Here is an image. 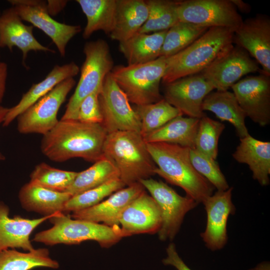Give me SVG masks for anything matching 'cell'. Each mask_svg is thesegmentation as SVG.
I'll list each match as a JSON object with an SVG mask.
<instances>
[{"label":"cell","mask_w":270,"mask_h":270,"mask_svg":"<svg viewBox=\"0 0 270 270\" xmlns=\"http://www.w3.org/2000/svg\"><path fill=\"white\" fill-rule=\"evenodd\" d=\"M107 134L101 124L60 120L43 135L40 148L44 156L54 162L80 158L95 162L104 158L103 146Z\"/></svg>","instance_id":"1"},{"label":"cell","mask_w":270,"mask_h":270,"mask_svg":"<svg viewBox=\"0 0 270 270\" xmlns=\"http://www.w3.org/2000/svg\"><path fill=\"white\" fill-rule=\"evenodd\" d=\"M156 165L155 174L182 188L198 204L213 194L214 187L194 168L190 148L166 142L146 143Z\"/></svg>","instance_id":"2"},{"label":"cell","mask_w":270,"mask_h":270,"mask_svg":"<svg viewBox=\"0 0 270 270\" xmlns=\"http://www.w3.org/2000/svg\"><path fill=\"white\" fill-rule=\"evenodd\" d=\"M234 34L227 28H210L187 48L166 58L162 83L202 72L234 45Z\"/></svg>","instance_id":"3"},{"label":"cell","mask_w":270,"mask_h":270,"mask_svg":"<svg viewBox=\"0 0 270 270\" xmlns=\"http://www.w3.org/2000/svg\"><path fill=\"white\" fill-rule=\"evenodd\" d=\"M103 156L114 165L126 186L155 174L156 166L140 132L117 131L108 134Z\"/></svg>","instance_id":"4"},{"label":"cell","mask_w":270,"mask_h":270,"mask_svg":"<svg viewBox=\"0 0 270 270\" xmlns=\"http://www.w3.org/2000/svg\"><path fill=\"white\" fill-rule=\"evenodd\" d=\"M53 226L37 233L32 241L46 245L76 244L86 240L97 242L102 248H108L122 238L119 226H110L88 220L72 219L59 212L48 219Z\"/></svg>","instance_id":"5"},{"label":"cell","mask_w":270,"mask_h":270,"mask_svg":"<svg viewBox=\"0 0 270 270\" xmlns=\"http://www.w3.org/2000/svg\"><path fill=\"white\" fill-rule=\"evenodd\" d=\"M166 58L160 56L144 64L116 66L110 73L130 103L136 106L155 103L164 98L160 86L166 70Z\"/></svg>","instance_id":"6"},{"label":"cell","mask_w":270,"mask_h":270,"mask_svg":"<svg viewBox=\"0 0 270 270\" xmlns=\"http://www.w3.org/2000/svg\"><path fill=\"white\" fill-rule=\"evenodd\" d=\"M85 60L75 90L70 98L62 120H76L80 105L87 96L100 92L104 80L114 68L108 43L100 39L88 42L84 46Z\"/></svg>","instance_id":"7"},{"label":"cell","mask_w":270,"mask_h":270,"mask_svg":"<svg viewBox=\"0 0 270 270\" xmlns=\"http://www.w3.org/2000/svg\"><path fill=\"white\" fill-rule=\"evenodd\" d=\"M139 182L148 191L160 208L162 225L158 232L159 240H172L180 230L185 215L198 204L188 196H180L161 180L150 178Z\"/></svg>","instance_id":"8"},{"label":"cell","mask_w":270,"mask_h":270,"mask_svg":"<svg viewBox=\"0 0 270 270\" xmlns=\"http://www.w3.org/2000/svg\"><path fill=\"white\" fill-rule=\"evenodd\" d=\"M75 84L74 78L63 80L20 114L16 118L18 131L42 135L50 131L58 122L59 109Z\"/></svg>","instance_id":"9"},{"label":"cell","mask_w":270,"mask_h":270,"mask_svg":"<svg viewBox=\"0 0 270 270\" xmlns=\"http://www.w3.org/2000/svg\"><path fill=\"white\" fill-rule=\"evenodd\" d=\"M179 21L206 27H221L234 32L243 20L230 0L177 1Z\"/></svg>","instance_id":"10"},{"label":"cell","mask_w":270,"mask_h":270,"mask_svg":"<svg viewBox=\"0 0 270 270\" xmlns=\"http://www.w3.org/2000/svg\"><path fill=\"white\" fill-rule=\"evenodd\" d=\"M110 72L106 76L98 94L102 124L108 134L117 131L140 132V120Z\"/></svg>","instance_id":"11"},{"label":"cell","mask_w":270,"mask_h":270,"mask_svg":"<svg viewBox=\"0 0 270 270\" xmlns=\"http://www.w3.org/2000/svg\"><path fill=\"white\" fill-rule=\"evenodd\" d=\"M11 4L22 20L30 23L50 37L60 56H64L70 40L82 30L79 25L60 22L49 14L46 2L40 0H10Z\"/></svg>","instance_id":"12"},{"label":"cell","mask_w":270,"mask_h":270,"mask_svg":"<svg viewBox=\"0 0 270 270\" xmlns=\"http://www.w3.org/2000/svg\"><path fill=\"white\" fill-rule=\"evenodd\" d=\"M259 70L258 64L246 51L233 45L200 74L214 90L224 91Z\"/></svg>","instance_id":"13"},{"label":"cell","mask_w":270,"mask_h":270,"mask_svg":"<svg viewBox=\"0 0 270 270\" xmlns=\"http://www.w3.org/2000/svg\"><path fill=\"white\" fill-rule=\"evenodd\" d=\"M231 88L246 116L261 126L270 124V76L260 72L240 80Z\"/></svg>","instance_id":"14"},{"label":"cell","mask_w":270,"mask_h":270,"mask_svg":"<svg viewBox=\"0 0 270 270\" xmlns=\"http://www.w3.org/2000/svg\"><path fill=\"white\" fill-rule=\"evenodd\" d=\"M233 44L246 51L270 76V18L264 14L243 20L234 32Z\"/></svg>","instance_id":"15"},{"label":"cell","mask_w":270,"mask_h":270,"mask_svg":"<svg viewBox=\"0 0 270 270\" xmlns=\"http://www.w3.org/2000/svg\"><path fill=\"white\" fill-rule=\"evenodd\" d=\"M214 88L200 73L184 77L166 84L164 98L182 114L200 119L205 97Z\"/></svg>","instance_id":"16"},{"label":"cell","mask_w":270,"mask_h":270,"mask_svg":"<svg viewBox=\"0 0 270 270\" xmlns=\"http://www.w3.org/2000/svg\"><path fill=\"white\" fill-rule=\"evenodd\" d=\"M232 190L230 187L226 190H217L202 202L207 219L206 229L200 236L206 248L211 250L222 248L228 242V218L236 212L232 202Z\"/></svg>","instance_id":"17"},{"label":"cell","mask_w":270,"mask_h":270,"mask_svg":"<svg viewBox=\"0 0 270 270\" xmlns=\"http://www.w3.org/2000/svg\"><path fill=\"white\" fill-rule=\"evenodd\" d=\"M161 225L160 208L146 190L128 206L118 222L122 238L140 234H154L158 232Z\"/></svg>","instance_id":"18"},{"label":"cell","mask_w":270,"mask_h":270,"mask_svg":"<svg viewBox=\"0 0 270 270\" xmlns=\"http://www.w3.org/2000/svg\"><path fill=\"white\" fill-rule=\"evenodd\" d=\"M145 190L140 182L136 183L114 192L107 200L93 206L72 212L70 216L74 219L101 222L110 226H118L123 211Z\"/></svg>","instance_id":"19"},{"label":"cell","mask_w":270,"mask_h":270,"mask_svg":"<svg viewBox=\"0 0 270 270\" xmlns=\"http://www.w3.org/2000/svg\"><path fill=\"white\" fill-rule=\"evenodd\" d=\"M34 26L24 24L15 10L11 6L0 15V48L7 47L10 51L14 47L18 48L22 54L24 63L30 51L55 52L42 45L33 34Z\"/></svg>","instance_id":"20"},{"label":"cell","mask_w":270,"mask_h":270,"mask_svg":"<svg viewBox=\"0 0 270 270\" xmlns=\"http://www.w3.org/2000/svg\"><path fill=\"white\" fill-rule=\"evenodd\" d=\"M10 209L0 202V252L9 248L30 252L34 248L30 237L32 231L50 216L28 219L19 216H9Z\"/></svg>","instance_id":"21"},{"label":"cell","mask_w":270,"mask_h":270,"mask_svg":"<svg viewBox=\"0 0 270 270\" xmlns=\"http://www.w3.org/2000/svg\"><path fill=\"white\" fill-rule=\"evenodd\" d=\"M80 70L78 66L73 62L62 66L56 65L43 80L32 85L22 95L16 106L8 108L2 122V126H8L20 114L50 92L60 82L76 76Z\"/></svg>","instance_id":"22"},{"label":"cell","mask_w":270,"mask_h":270,"mask_svg":"<svg viewBox=\"0 0 270 270\" xmlns=\"http://www.w3.org/2000/svg\"><path fill=\"white\" fill-rule=\"evenodd\" d=\"M232 156L239 163L248 164L253 178L262 186L270 184V142L258 140L250 134L240 138Z\"/></svg>","instance_id":"23"},{"label":"cell","mask_w":270,"mask_h":270,"mask_svg":"<svg viewBox=\"0 0 270 270\" xmlns=\"http://www.w3.org/2000/svg\"><path fill=\"white\" fill-rule=\"evenodd\" d=\"M72 196L66 192L53 191L29 182L20 188L18 198L23 208L46 216L64 212Z\"/></svg>","instance_id":"24"},{"label":"cell","mask_w":270,"mask_h":270,"mask_svg":"<svg viewBox=\"0 0 270 270\" xmlns=\"http://www.w3.org/2000/svg\"><path fill=\"white\" fill-rule=\"evenodd\" d=\"M202 108L213 112L220 120L231 124L240 138L250 134L245 124L246 114L233 92L228 90L210 92L204 98Z\"/></svg>","instance_id":"25"},{"label":"cell","mask_w":270,"mask_h":270,"mask_svg":"<svg viewBox=\"0 0 270 270\" xmlns=\"http://www.w3.org/2000/svg\"><path fill=\"white\" fill-rule=\"evenodd\" d=\"M148 8L144 0H117L114 28L109 35L119 42L138 33L146 22Z\"/></svg>","instance_id":"26"},{"label":"cell","mask_w":270,"mask_h":270,"mask_svg":"<svg viewBox=\"0 0 270 270\" xmlns=\"http://www.w3.org/2000/svg\"><path fill=\"white\" fill-rule=\"evenodd\" d=\"M200 119L182 116L143 137L146 143L166 142L195 148V139Z\"/></svg>","instance_id":"27"},{"label":"cell","mask_w":270,"mask_h":270,"mask_svg":"<svg viewBox=\"0 0 270 270\" xmlns=\"http://www.w3.org/2000/svg\"><path fill=\"white\" fill-rule=\"evenodd\" d=\"M167 30L150 34L138 32L119 42V50L126 59L128 65L144 64L159 58Z\"/></svg>","instance_id":"28"},{"label":"cell","mask_w":270,"mask_h":270,"mask_svg":"<svg viewBox=\"0 0 270 270\" xmlns=\"http://www.w3.org/2000/svg\"><path fill=\"white\" fill-rule=\"evenodd\" d=\"M86 18L82 37L90 38L95 32L102 30L110 35L116 22L117 0H76Z\"/></svg>","instance_id":"29"},{"label":"cell","mask_w":270,"mask_h":270,"mask_svg":"<svg viewBox=\"0 0 270 270\" xmlns=\"http://www.w3.org/2000/svg\"><path fill=\"white\" fill-rule=\"evenodd\" d=\"M38 267L56 269L58 262L50 256L46 248L22 252L14 249L0 252V270H31Z\"/></svg>","instance_id":"30"},{"label":"cell","mask_w":270,"mask_h":270,"mask_svg":"<svg viewBox=\"0 0 270 270\" xmlns=\"http://www.w3.org/2000/svg\"><path fill=\"white\" fill-rule=\"evenodd\" d=\"M116 178H120L117 169L110 161L103 158L88 169L78 172L66 192L73 196Z\"/></svg>","instance_id":"31"},{"label":"cell","mask_w":270,"mask_h":270,"mask_svg":"<svg viewBox=\"0 0 270 270\" xmlns=\"http://www.w3.org/2000/svg\"><path fill=\"white\" fill-rule=\"evenodd\" d=\"M132 108L140 120V133L142 137L160 128L173 118L183 115L180 111L164 98L155 103L134 105Z\"/></svg>","instance_id":"32"},{"label":"cell","mask_w":270,"mask_h":270,"mask_svg":"<svg viewBox=\"0 0 270 270\" xmlns=\"http://www.w3.org/2000/svg\"><path fill=\"white\" fill-rule=\"evenodd\" d=\"M148 8L147 19L138 33L150 34L167 30L178 21L177 1L146 0Z\"/></svg>","instance_id":"33"},{"label":"cell","mask_w":270,"mask_h":270,"mask_svg":"<svg viewBox=\"0 0 270 270\" xmlns=\"http://www.w3.org/2000/svg\"><path fill=\"white\" fill-rule=\"evenodd\" d=\"M208 28L178 21L166 34L160 56L168 58L187 48Z\"/></svg>","instance_id":"34"},{"label":"cell","mask_w":270,"mask_h":270,"mask_svg":"<svg viewBox=\"0 0 270 270\" xmlns=\"http://www.w3.org/2000/svg\"><path fill=\"white\" fill-rule=\"evenodd\" d=\"M78 172L53 168L45 162L36 166L30 174V182L58 192H66Z\"/></svg>","instance_id":"35"},{"label":"cell","mask_w":270,"mask_h":270,"mask_svg":"<svg viewBox=\"0 0 270 270\" xmlns=\"http://www.w3.org/2000/svg\"><path fill=\"white\" fill-rule=\"evenodd\" d=\"M124 186L119 178L110 180L100 186L72 196L65 204L64 212H74L93 206Z\"/></svg>","instance_id":"36"},{"label":"cell","mask_w":270,"mask_h":270,"mask_svg":"<svg viewBox=\"0 0 270 270\" xmlns=\"http://www.w3.org/2000/svg\"><path fill=\"white\" fill-rule=\"evenodd\" d=\"M224 128V124L206 116L200 118L195 139V148L206 156L216 160L219 138Z\"/></svg>","instance_id":"37"},{"label":"cell","mask_w":270,"mask_h":270,"mask_svg":"<svg viewBox=\"0 0 270 270\" xmlns=\"http://www.w3.org/2000/svg\"><path fill=\"white\" fill-rule=\"evenodd\" d=\"M190 158L195 170L217 190H226L230 188L216 160L206 156L196 148L190 149Z\"/></svg>","instance_id":"38"},{"label":"cell","mask_w":270,"mask_h":270,"mask_svg":"<svg viewBox=\"0 0 270 270\" xmlns=\"http://www.w3.org/2000/svg\"><path fill=\"white\" fill-rule=\"evenodd\" d=\"M94 92L84 98L80 103L76 120L88 124H101L102 122L98 94Z\"/></svg>","instance_id":"39"},{"label":"cell","mask_w":270,"mask_h":270,"mask_svg":"<svg viewBox=\"0 0 270 270\" xmlns=\"http://www.w3.org/2000/svg\"><path fill=\"white\" fill-rule=\"evenodd\" d=\"M166 256L162 260L166 266H171L177 270H192L179 256L174 243H170L166 249Z\"/></svg>","instance_id":"40"},{"label":"cell","mask_w":270,"mask_h":270,"mask_svg":"<svg viewBox=\"0 0 270 270\" xmlns=\"http://www.w3.org/2000/svg\"><path fill=\"white\" fill-rule=\"evenodd\" d=\"M8 67L7 64L0 62V104H1L6 90Z\"/></svg>","instance_id":"41"},{"label":"cell","mask_w":270,"mask_h":270,"mask_svg":"<svg viewBox=\"0 0 270 270\" xmlns=\"http://www.w3.org/2000/svg\"><path fill=\"white\" fill-rule=\"evenodd\" d=\"M66 0H48L46 6L48 12L51 16H54L60 12L66 6Z\"/></svg>","instance_id":"42"},{"label":"cell","mask_w":270,"mask_h":270,"mask_svg":"<svg viewBox=\"0 0 270 270\" xmlns=\"http://www.w3.org/2000/svg\"><path fill=\"white\" fill-rule=\"evenodd\" d=\"M236 10L243 13H248L251 11L252 7L248 3L242 0H230Z\"/></svg>","instance_id":"43"},{"label":"cell","mask_w":270,"mask_h":270,"mask_svg":"<svg viewBox=\"0 0 270 270\" xmlns=\"http://www.w3.org/2000/svg\"><path fill=\"white\" fill-rule=\"evenodd\" d=\"M9 108L4 107L0 104V124L3 122L4 118ZM5 160V157L0 152V160Z\"/></svg>","instance_id":"44"},{"label":"cell","mask_w":270,"mask_h":270,"mask_svg":"<svg viewBox=\"0 0 270 270\" xmlns=\"http://www.w3.org/2000/svg\"><path fill=\"white\" fill-rule=\"evenodd\" d=\"M248 270H270V264L269 262H262Z\"/></svg>","instance_id":"45"},{"label":"cell","mask_w":270,"mask_h":270,"mask_svg":"<svg viewBox=\"0 0 270 270\" xmlns=\"http://www.w3.org/2000/svg\"></svg>","instance_id":"46"}]
</instances>
